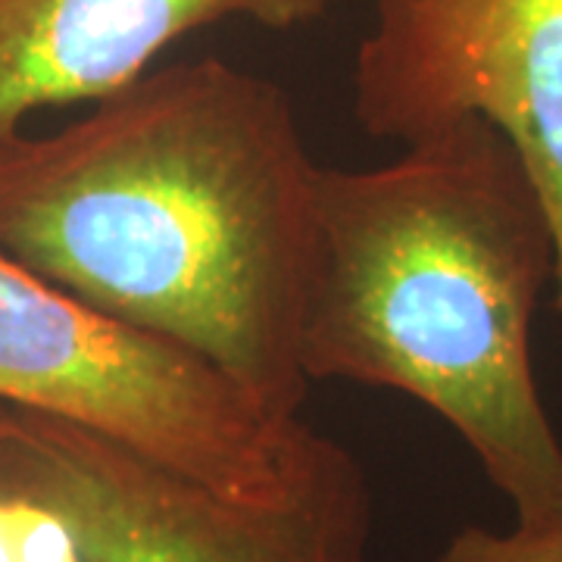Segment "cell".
<instances>
[{"label":"cell","mask_w":562,"mask_h":562,"mask_svg":"<svg viewBox=\"0 0 562 562\" xmlns=\"http://www.w3.org/2000/svg\"><path fill=\"white\" fill-rule=\"evenodd\" d=\"M553 281L541 194L484 120L382 166H319L303 375L419 401L469 443L516 528H562V443L531 366V319Z\"/></svg>","instance_id":"obj_2"},{"label":"cell","mask_w":562,"mask_h":562,"mask_svg":"<svg viewBox=\"0 0 562 562\" xmlns=\"http://www.w3.org/2000/svg\"><path fill=\"white\" fill-rule=\"evenodd\" d=\"M316 169L291 94L222 57L0 138V254L301 419Z\"/></svg>","instance_id":"obj_1"},{"label":"cell","mask_w":562,"mask_h":562,"mask_svg":"<svg viewBox=\"0 0 562 562\" xmlns=\"http://www.w3.org/2000/svg\"><path fill=\"white\" fill-rule=\"evenodd\" d=\"M7 475L69 528L81 562H366L369 487L344 447L301 497L260 506L81 425L13 409Z\"/></svg>","instance_id":"obj_4"},{"label":"cell","mask_w":562,"mask_h":562,"mask_svg":"<svg viewBox=\"0 0 562 562\" xmlns=\"http://www.w3.org/2000/svg\"><path fill=\"white\" fill-rule=\"evenodd\" d=\"M13 406L0 403V562H81L69 528L7 475Z\"/></svg>","instance_id":"obj_7"},{"label":"cell","mask_w":562,"mask_h":562,"mask_svg":"<svg viewBox=\"0 0 562 562\" xmlns=\"http://www.w3.org/2000/svg\"><path fill=\"white\" fill-rule=\"evenodd\" d=\"M0 403L66 419L241 503L301 497L341 443L194 353L132 331L0 254Z\"/></svg>","instance_id":"obj_3"},{"label":"cell","mask_w":562,"mask_h":562,"mask_svg":"<svg viewBox=\"0 0 562 562\" xmlns=\"http://www.w3.org/2000/svg\"><path fill=\"white\" fill-rule=\"evenodd\" d=\"M484 120L519 154L557 241L562 316V0H375L353 120L379 140Z\"/></svg>","instance_id":"obj_5"},{"label":"cell","mask_w":562,"mask_h":562,"mask_svg":"<svg viewBox=\"0 0 562 562\" xmlns=\"http://www.w3.org/2000/svg\"><path fill=\"white\" fill-rule=\"evenodd\" d=\"M331 0H0V138L47 106L98 103L222 20L297 29Z\"/></svg>","instance_id":"obj_6"},{"label":"cell","mask_w":562,"mask_h":562,"mask_svg":"<svg viewBox=\"0 0 562 562\" xmlns=\"http://www.w3.org/2000/svg\"><path fill=\"white\" fill-rule=\"evenodd\" d=\"M435 562H562V528L491 531L469 525L447 541Z\"/></svg>","instance_id":"obj_8"}]
</instances>
